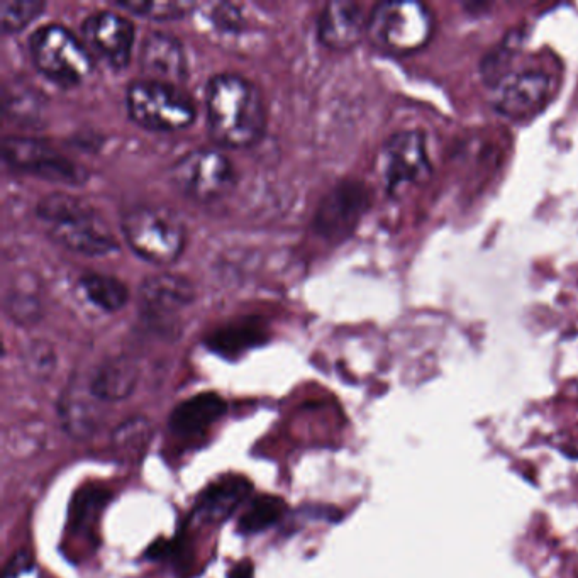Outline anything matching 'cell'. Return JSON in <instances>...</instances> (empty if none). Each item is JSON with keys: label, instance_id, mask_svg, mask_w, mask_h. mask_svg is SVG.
<instances>
[{"label": "cell", "instance_id": "obj_1", "mask_svg": "<svg viewBox=\"0 0 578 578\" xmlns=\"http://www.w3.org/2000/svg\"><path fill=\"white\" fill-rule=\"evenodd\" d=\"M207 128L226 148H250L262 139L267 114L262 94L248 78L219 73L207 82Z\"/></svg>", "mask_w": 578, "mask_h": 578}, {"label": "cell", "instance_id": "obj_2", "mask_svg": "<svg viewBox=\"0 0 578 578\" xmlns=\"http://www.w3.org/2000/svg\"><path fill=\"white\" fill-rule=\"evenodd\" d=\"M38 217L58 245L87 256L109 255L119 248L111 228L77 195L55 192L38 204Z\"/></svg>", "mask_w": 578, "mask_h": 578}, {"label": "cell", "instance_id": "obj_3", "mask_svg": "<svg viewBox=\"0 0 578 578\" xmlns=\"http://www.w3.org/2000/svg\"><path fill=\"white\" fill-rule=\"evenodd\" d=\"M121 228L129 248L146 262L170 265L184 253L187 231L177 212L168 207H131L123 214Z\"/></svg>", "mask_w": 578, "mask_h": 578}, {"label": "cell", "instance_id": "obj_4", "mask_svg": "<svg viewBox=\"0 0 578 578\" xmlns=\"http://www.w3.org/2000/svg\"><path fill=\"white\" fill-rule=\"evenodd\" d=\"M433 33V14L424 4L412 0L380 2L368 17V39L389 55H411L423 50Z\"/></svg>", "mask_w": 578, "mask_h": 578}, {"label": "cell", "instance_id": "obj_5", "mask_svg": "<svg viewBox=\"0 0 578 578\" xmlns=\"http://www.w3.org/2000/svg\"><path fill=\"white\" fill-rule=\"evenodd\" d=\"M33 63L48 80L60 87L82 84L94 62L82 41L60 24H46L29 38Z\"/></svg>", "mask_w": 578, "mask_h": 578}, {"label": "cell", "instance_id": "obj_6", "mask_svg": "<svg viewBox=\"0 0 578 578\" xmlns=\"http://www.w3.org/2000/svg\"><path fill=\"white\" fill-rule=\"evenodd\" d=\"M129 116L150 131H178L194 123L195 104L178 85L134 80L126 92Z\"/></svg>", "mask_w": 578, "mask_h": 578}, {"label": "cell", "instance_id": "obj_7", "mask_svg": "<svg viewBox=\"0 0 578 578\" xmlns=\"http://www.w3.org/2000/svg\"><path fill=\"white\" fill-rule=\"evenodd\" d=\"M170 180L190 201L209 204L231 194L236 185V170L221 151L195 150L173 163Z\"/></svg>", "mask_w": 578, "mask_h": 578}, {"label": "cell", "instance_id": "obj_8", "mask_svg": "<svg viewBox=\"0 0 578 578\" xmlns=\"http://www.w3.org/2000/svg\"><path fill=\"white\" fill-rule=\"evenodd\" d=\"M555 92V78L543 68L504 70L490 84V102L501 116L524 121L540 114Z\"/></svg>", "mask_w": 578, "mask_h": 578}, {"label": "cell", "instance_id": "obj_9", "mask_svg": "<svg viewBox=\"0 0 578 578\" xmlns=\"http://www.w3.org/2000/svg\"><path fill=\"white\" fill-rule=\"evenodd\" d=\"M378 172L389 194L423 184L431 175L426 136L417 129L392 134L378 155Z\"/></svg>", "mask_w": 578, "mask_h": 578}, {"label": "cell", "instance_id": "obj_10", "mask_svg": "<svg viewBox=\"0 0 578 578\" xmlns=\"http://www.w3.org/2000/svg\"><path fill=\"white\" fill-rule=\"evenodd\" d=\"M368 206L370 194L365 184L358 180H343L319 202L312 219V229L328 243H343L355 233Z\"/></svg>", "mask_w": 578, "mask_h": 578}, {"label": "cell", "instance_id": "obj_11", "mask_svg": "<svg viewBox=\"0 0 578 578\" xmlns=\"http://www.w3.org/2000/svg\"><path fill=\"white\" fill-rule=\"evenodd\" d=\"M2 158L14 170L56 184L82 185L87 180L84 168L39 139L7 136L2 141Z\"/></svg>", "mask_w": 578, "mask_h": 578}, {"label": "cell", "instance_id": "obj_12", "mask_svg": "<svg viewBox=\"0 0 578 578\" xmlns=\"http://www.w3.org/2000/svg\"><path fill=\"white\" fill-rule=\"evenodd\" d=\"M85 43L95 55L114 68H124L131 60L134 24L123 14L99 11L85 17L82 23Z\"/></svg>", "mask_w": 578, "mask_h": 578}, {"label": "cell", "instance_id": "obj_13", "mask_svg": "<svg viewBox=\"0 0 578 578\" xmlns=\"http://www.w3.org/2000/svg\"><path fill=\"white\" fill-rule=\"evenodd\" d=\"M194 297V285L187 278L173 273H158L141 284L139 309L148 323L167 326L194 302Z\"/></svg>", "mask_w": 578, "mask_h": 578}, {"label": "cell", "instance_id": "obj_14", "mask_svg": "<svg viewBox=\"0 0 578 578\" xmlns=\"http://www.w3.org/2000/svg\"><path fill=\"white\" fill-rule=\"evenodd\" d=\"M368 17L370 14L358 2H329L319 16L317 34L331 50H351L367 34Z\"/></svg>", "mask_w": 578, "mask_h": 578}, {"label": "cell", "instance_id": "obj_15", "mask_svg": "<svg viewBox=\"0 0 578 578\" xmlns=\"http://www.w3.org/2000/svg\"><path fill=\"white\" fill-rule=\"evenodd\" d=\"M139 67L148 80L178 85L187 77L184 46L172 34L153 31L139 50Z\"/></svg>", "mask_w": 578, "mask_h": 578}, {"label": "cell", "instance_id": "obj_16", "mask_svg": "<svg viewBox=\"0 0 578 578\" xmlns=\"http://www.w3.org/2000/svg\"><path fill=\"white\" fill-rule=\"evenodd\" d=\"M138 375V367L131 358L114 356L95 368L89 382V394L95 401H124L136 389Z\"/></svg>", "mask_w": 578, "mask_h": 578}, {"label": "cell", "instance_id": "obj_17", "mask_svg": "<svg viewBox=\"0 0 578 578\" xmlns=\"http://www.w3.org/2000/svg\"><path fill=\"white\" fill-rule=\"evenodd\" d=\"M228 406L221 395L204 392L180 402L170 416L173 433L192 436L199 434L224 416Z\"/></svg>", "mask_w": 578, "mask_h": 578}, {"label": "cell", "instance_id": "obj_18", "mask_svg": "<svg viewBox=\"0 0 578 578\" xmlns=\"http://www.w3.org/2000/svg\"><path fill=\"white\" fill-rule=\"evenodd\" d=\"M250 490V482L245 478L229 477L226 480H219L202 492L195 504V512L206 521L219 523L231 516V512L245 501Z\"/></svg>", "mask_w": 578, "mask_h": 578}, {"label": "cell", "instance_id": "obj_19", "mask_svg": "<svg viewBox=\"0 0 578 578\" xmlns=\"http://www.w3.org/2000/svg\"><path fill=\"white\" fill-rule=\"evenodd\" d=\"M80 287L94 306L106 312L119 311L129 299L128 287L106 273H84L80 277Z\"/></svg>", "mask_w": 578, "mask_h": 578}, {"label": "cell", "instance_id": "obj_20", "mask_svg": "<svg viewBox=\"0 0 578 578\" xmlns=\"http://www.w3.org/2000/svg\"><path fill=\"white\" fill-rule=\"evenodd\" d=\"M285 509V502L277 495H260L239 519V531L243 534L262 533L282 519Z\"/></svg>", "mask_w": 578, "mask_h": 578}, {"label": "cell", "instance_id": "obj_21", "mask_svg": "<svg viewBox=\"0 0 578 578\" xmlns=\"http://www.w3.org/2000/svg\"><path fill=\"white\" fill-rule=\"evenodd\" d=\"M60 417H62L63 429L77 440L89 438L99 426L94 407L90 406L89 402H85L82 397H75V395H68L62 399Z\"/></svg>", "mask_w": 578, "mask_h": 578}, {"label": "cell", "instance_id": "obj_22", "mask_svg": "<svg viewBox=\"0 0 578 578\" xmlns=\"http://www.w3.org/2000/svg\"><path fill=\"white\" fill-rule=\"evenodd\" d=\"M151 424L146 417H131L126 423L117 426L112 433V448L116 455L123 458H136L143 455L146 446L150 445Z\"/></svg>", "mask_w": 578, "mask_h": 578}, {"label": "cell", "instance_id": "obj_23", "mask_svg": "<svg viewBox=\"0 0 578 578\" xmlns=\"http://www.w3.org/2000/svg\"><path fill=\"white\" fill-rule=\"evenodd\" d=\"M46 440L45 424L41 421H23L12 424L4 436V446L9 455L16 458H28L38 453Z\"/></svg>", "mask_w": 578, "mask_h": 578}, {"label": "cell", "instance_id": "obj_24", "mask_svg": "<svg viewBox=\"0 0 578 578\" xmlns=\"http://www.w3.org/2000/svg\"><path fill=\"white\" fill-rule=\"evenodd\" d=\"M41 0H2L0 2V26L4 33H17L33 23L45 11Z\"/></svg>", "mask_w": 578, "mask_h": 578}, {"label": "cell", "instance_id": "obj_25", "mask_svg": "<svg viewBox=\"0 0 578 578\" xmlns=\"http://www.w3.org/2000/svg\"><path fill=\"white\" fill-rule=\"evenodd\" d=\"M260 329L255 326H229V328L216 331V334L209 340L212 350L221 355L234 356L246 351L251 346L258 345L260 341Z\"/></svg>", "mask_w": 578, "mask_h": 578}, {"label": "cell", "instance_id": "obj_26", "mask_svg": "<svg viewBox=\"0 0 578 578\" xmlns=\"http://www.w3.org/2000/svg\"><path fill=\"white\" fill-rule=\"evenodd\" d=\"M107 499L109 495L106 490L97 489V487H90L77 495V499L73 502L72 517H70L73 528L82 529V531L92 528L97 521V516L101 514L102 507L106 506Z\"/></svg>", "mask_w": 578, "mask_h": 578}, {"label": "cell", "instance_id": "obj_27", "mask_svg": "<svg viewBox=\"0 0 578 578\" xmlns=\"http://www.w3.org/2000/svg\"><path fill=\"white\" fill-rule=\"evenodd\" d=\"M117 7L155 21H172L192 11L189 2H116Z\"/></svg>", "mask_w": 578, "mask_h": 578}, {"label": "cell", "instance_id": "obj_28", "mask_svg": "<svg viewBox=\"0 0 578 578\" xmlns=\"http://www.w3.org/2000/svg\"><path fill=\"white\" fill-rule=\"evenodd\" d=\"M211 19L217 28L229 31V33L239 29V26L243 23L238 9L234 6H229V4H217V6H214V11L211 12Z\"/></svg>", "mask_w": 578, "mask_h": 578}, {"label": "cell", "instance_id": "obj_29", "mask_svg": "<svg viewBox=\"0 0 578 578\" xmlns=\"http://www.w3.org/2000/svg\"><path fill=\"white\" fill-rule=\"evenodd\" d=\"M253 577V567L250 562L239 563L238 567L234 568L229 578H251Z\"/></svg>", "mask_w": 578, "mask_h": 578}]
</instances>
